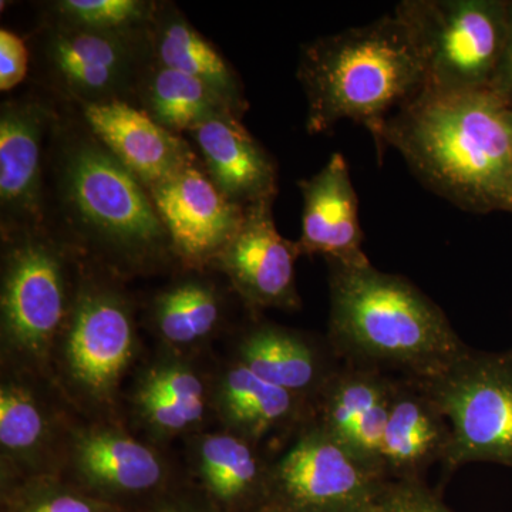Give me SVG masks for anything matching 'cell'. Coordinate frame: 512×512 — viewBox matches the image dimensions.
<instances>
[{
	"instance_id": "28",
	"label": "cell",
	"mask_w": 512,
	"mask_h": 512,
	"mask_svg": "<svg viewBox=\"0 0 512 512\" xmlns=\"http://www.w3.org/2000/svg\"><path fill=\"white\" fill-rule=\"evenodd\" d=\"M157 2L148 0H57L47 3V22L111 36L150 32Z\"/></svg>"
},
{
	"instance_id": "6",
	"label": "cell",
	"mask_w": 512,
	"mask_h": 512,
	"mask_svg": "<svg viewBox=\"0 0 512 512\" xmlns=\"http://www.w3.org/2000/svg\"><path fill=\"white\" fill-rule=\"evenodd\" d=\"M79 259L46 225L2 237L3 369L50 382L53 350L72 308Z\"/></svg>"
},
{
	"instance_id": "18",
	"label": "cell",
	"mask_w": 512,
	"mask_h": 512,
	"mask_svg": "<svg viewBox=\"0 0 512 512\" xmlns=\"http://www.w3.org/2000/svg\"><path fill=\"white\" fill-rule=\"evenodd\" d=\"M131 403L154 440L191 437L200 433L212 410L211 382L192 363V356L164 349L138 376Z\"/></svg>"
},
{
	"instance_id": "11",
	"label": "cell",
	"mask_w": 512,
	"mask_h": 512,
	"mask_svg": "<svg viewBox=\"0 0 512 512\" xmlns=\"http://www.w3.org/2000/svg\"><path fill=\"white\" fill-rule=\"evenodd\" d=\"M59 111L40 97L0 107L2 237L46 225L47 146Z\"/></svg>"
},
{
	"instance_id": "20",
	"label": "cell",
	"mask_w": 512,
	"mask_h": 512,
	"mask_svg": "<svg viewBox=\"0 0 512 512\" xmlns=\"http://www.w3.org/2000/svg\"><path fill=\"white\" fill-rule=\"evenodd\" d=\"M211 409L222 430L256 447L276 434L301 429L312 419L311 404L265 382L237 360L222 367L212 380Z\"/></svg>"
},
{
	"instance_id": "3",
	"label": "cell",
	"mask_w": 512,
	"mask_h": 512,
	"mask_svg": "<svg viewBox=\"0 0 512 512\" xmlns=\"http://www.w3.org/2000/svg\"><path fill=\"white\" fill-rule=\"evenodd\" d=\"M329 265V343L348 365L439 375L468 348L426 293L372 264Z\"/></svg>"
},
{
	"instance_id": "19",
	"label": "cell",
	"mask_w": 512,
	"mask_h": 512,
	"mask_svg": "<svg viewBox=\"0 0 512 512\" xmlns=\"http://www.w3.org/2000/svg\"><path fill=\"white\" fill-rule=\"evenodd\" d=\"M190 136L205 173L228 200L242 208L275 201L278 168L274 158L239 117L221 114L195 127Z\"/></svg>"
},
{
	"instance_id": "34",
	"label": "cell",
	"mask_w": 512,
	"mask_h": 512,
	"mask_svg": "<svg viewBox=\"0 0 512 512\" xmlns=\"http://www.w3.org/2000/svg\"><path fill=\"white\" fill-rule=\"evenodd\" d=\"M256 512H292V511H286V510H282V508H276V507H272V505H262L261 508H259L258 511Z\"/></svg>"
},
{
	"instance_id": "9",
	"label": "cell",
	"mask_w": 512,
	"mask_h": 512,
	"mask_svg": "<svg viewBox=\"0 0 512 512\" xmlns=\"http://www.w3.org/2000/svg\"><path fill=\"white\" fill-rule=\"evenodd\" d=\"M387 483L382 471L309 420L271 464L265 504L292 512H370Z\"/></svg>"
},
{
	"instance_id": "5",
	"label": "cell",
	"mask_w": 512,
	"mask_h": 512,
	"mask_svg": "<svg viewBox=\"0 0 512 512\" xmlns=\"http://www.w3.org/2000/svg\"><path fill=\"white\" fill-rule=\"evenodd\" d=\"M138 352L136 306L123 279L80 258L72 308L53 350L50 382L74 409L93 420L110 419Z\"/></svg>"
},
{
	"instance_id": "27",
	"label": "cell",
	"mask_w": 512,
	"mask_h": 512,
	"mask_svg": "<svg viewBox=\"0 0 512 512\" xmlns=\"http://www.w3.org/2000/svg\"><path fill=\"white\" fill-rule=\"evenodd\" d=\"M394 383L380 370L340 367L313 403L311 420L342 443L357 421L390 396Z\"/></svg>"
},
{
	"instance_id": "7",
	"label": "cell",
	"mask_w": 512,
	"mask_h": 512,
	"mask_svg": "<svg viewBox=\"0 0 512 512\" xmlns=\"http://www.w3.org/2000/svg\"><path fill=\"white\" fill-rule=\"evenodd\" d=\"M500 0H404L397 16L419 49L426 87L461 92L491 86L508 35Z\"/></svg>"
},
{
	"instance_id": "30",
	"label": "cell",
	"mask_w": 512,
	"mask_h": 512,
	"mask_svg": "<svg viewBox=\"0 0 512 512\" xmlns=\"http://www.w3.org/2000/svg\"><path fill=\"white\" fill-rule=\"evenodd\" d=\"M370 512H453L420 481H389Z\"/></svg>"
},
{
	"instance_id": "15",
	"label": "cell",
	"mask_w": 512,
	"mask_h": 512,
	"mask_svg": "<svg viewBox=\"0 0 512 512\" xmlns=\"http://www.w3.org/2000/svg\"><path fill=\"white\" fill-rule=\"evenodd\" d=\"M63 468L77 487L110 503L113 497L153 493L170 477L163 454L113 419L73 426Z\"/></svg>"
},
{
	"instance_id": "23",
	"label": "cell",
	"mask_w": 512,
	"mask_h": 512,
	"mask_svg": "<svg viewBox=\"0 0 512 512\" xmlns=\"http://www.w3.org/2000/svg\"><path fill=\"white\" fill-rule=\"evenodd\" d=\"M227 299L204 271H187L154 296L148 320L163 348L192 356L224 328Z\"/></svg>"
},
{
	"instance_id": "33",
	"label": "cell",
	"mask_w": 512,
	"mask_h": 512,
	"mask_svg": "<svg viewBox=\"0 0 512 512\" xmlns=\"http://www.w3.org/2000/svg\"><path fill=\"white\" fill-rule=\"evenodd\" d=\"M150 512H200L194 508L184 507V505H161V507L154 508Z\"/></svg>"
},
{
	"instance_id": "1",
	"label": "cell",
	"mask_w": 512,
	"mask_h": 512,
	"mask_svg": "<svg viewBox=\"0 0 512 512\" xmlns=\"http://www.w3.org/2000/svg\"><path fill=\"white\" fill-rule=\"evenodd\" d=\"M46 227L123 281L178 264L146 185L82 120L62 114L47 143Z\"/></svg>"
},
{
	"instance_id": "22",
	"label": "cell",
	"mask_w": 512,
	"mask_h": 512,
	"mask_svg": "<svg viewBox=\"0 0 512 512\" xmlns=\"http://www.w3.org/2000/svg\"><path fill=\"white\" fill-rule=\"evenodd\" d=\"M450 424L417 380L394 384L384 430L382 467L389 481H420L433 463L446 460Z\"/></svg>"
},
{
	"instance_id": "17",
	"label": "cell",
	"mask_w": 512,
	"mask_h": 512,
	"mask_svg": "<svg viewBox=\"0 0 512 512\" xmlns=\"http://www.w3.org/2000/svg\"><path fill=\"white\" fill-rule=\"evenodd\" d=\"M302 192V231L298 247L305 256L322 255L343 265L370 264L363 251L359 200L349 165L332 154L318 173L298 183Z\"/></svg>"
},
{
	"instance_id": "14",
	"label": "cell",
	"mask_w": 512,
	"mask_h": 512,
	"mask_svg": "<svg viewBox=\"0 0 512 512\" xmlns=\"http://www.w3.org/2000/svg\"><path fill=\"white\" fill-rule=\"evenodd\" d=\"M274 201L245 208L237 234L215 259L217 269L251 311H298L295 265L302 256L298 242L279 234L272 214Z\"/></svg>"
},
{
	"instance_id": "29",
	"label": "cell",
	"mask_w": 512,
	"mask_h": 512,
	"mask_svg": "<svg viewBox=\"0 0 512 512\" xmlns=\"http://www.w3.org/2000/svg\"><path fill=\"white\" fill-rule=\"evenodd\" d=\"M6 512H119L110 501L87 493L59 476L2 483Z\"/></svg>"
},
{
	"instance_id": "12",
	"label": "cell",
	"mask_w": 512,
	"mask_h": 512,
	"mask_svg": "<svg viewBox=\"0 0 512 512\" xmlns=\"http://www.w3.org/2000/svg\"><path fill=\"white\" fill-rule=\"evenodd\" d=\"M178 265L211 268L237 234L245 208L228 200L205 173L200 158L148 188Z\"/></svg>"
},
{
	"instance_id": "16",
	"label": "cell",
	"mask_w": 512,
	"mask_h": 512,
	"mask_svg": "<svg viewBox=\"0 0 512 512\" xmlns=\"http://www.w3.org/2000/svg\"><path fill=\"white\" fill-rule=\"evenodd\" d=\"M76 106L84 126L147 190L200 158L183 136L165 130L127 101Z\"/></svg>"
},
{
	"instance_id": "26",
	"label": "cell",
	"mask_w": 512,
	"mask_h": 512,
	"mask_svg": "<svg viewBox=\"0 0 512 512\" xmlns=\"http://www.w3.org/2000/svg\"><path fill=\"white\" fill-rule=\"evenodd\" d=\"M136 101L157 124L178 136L191 133L221 114L239 117L227 100L207 84L154 60L141 77Z\"/></svg>"
},
{
	"instance_id": "8",
	"label": "cell",
	"mask_w": 512,
	"mask_h": 512,
	"mask_svg": "<svg viewBox=\"0 0 512 512\" xmlns=\"http://www.w3.org/2000/svg\"><path fill=\"white\" fill-rule=\"evenodd\" d=\"M450 424L448 473L474 461L512 467V359L471 352L417 380Z\"/></svg>"
},
{
	"instance_id": "13",
	"label": "cell",
	"mask_w": 512,
	"mask_h": 512,
	"mask_svg": "<svg viewBox=\"0 0 512 512\" xmlns=\"http://www.w3.org/2000/svg\"><path fill=\"white\" fill-rule=\"evenodd\" d=\"M49 380L2 369L0 467L2 483L59 476L73 426L50 399Z\"/></svg>"
},
{
	"instance_id": "31",
	"label": "cell",
	"mask_w": 512,
	"mask_h": 512,
	"mask_svg": "<svg viewBox=\"0 0 512 512\" xmlns=\"http://www.w3.org/2000/svg\"><path fill=\"white\" fill-rule=\"evenodd\" d=\"M29 50L25 40L2 28L0 30V90L10 92L28 76Z\"/></svg>"
},
{
	"instance_id": "4",
	"label": "cell",
	"mask_w": 512,
	"mask_h": 512,
	"mask_svg": "<svg viewBox=\"0 0 512 512\" xmlns=\"http://www.w3.org/2000/svg\"><path fill=\"white\" fill-rule=\"evenodd\" d=\"M298 79L308 100L309 134L352 120L375 137L387 117L426 87L419 49L396 15L306 43Z\"/></svg>"
},
{
	"instance_id": "10",
	"label": "cell",
	"mask_w": 512,
	"mask_h": 512,
	"mask_svg": "<svg viewBox=\"0 0 512 512\" xmlns=\"http://www.w3.org/2000/svg\"><path fill=\"white\" fill-rule=\"evenodd\" d=\"M37 43L50 80L74 104L131 103L153 60L148 35H101L46 22Z\"/></svg>"
},
{
	"instance_id": "24",
	"label": "cell",
	"mask_w": 512,
	"mask_h": 512,
	"mask_svg": "<svg viewBox=\"0 0 512 512\" xmlns=\"http://www.w3.org/2000/svg\"><path fill=\"white\" fill-rule=\"evenodd\" d=\"M148 39L154 62L207 84L221 94L242 119L248 103L237 72L177 6L170 2H157Z\"/></svg>"
},
{
	"instance_id": "25",
	"label": "cell",
	"mask_w": 512,
	"mask_h": 512,
	"mask_svg": "<svg viewBox=\"0 0 512 512\" xmlns=\"http://www.w3.org/2000/svg\"><path fill=\"white\" fill-rule=\"evenodd\" d=\"M190 440V466L215 503L231 508L266 503L271 464L259 447L225 430L200 431Z\"/></svg>"
},
{
	"instance_id": "2",
	"label": "cell",
	"mask_w": 512,
	"mask_h": 512,
	"mask_svg": "<svg viewBox=\"0 0 512 512\" xmlns=\"http://www.w3.org/2000/svg\"><path fill=\"white\" fill-rule=\"evenodd\" d=\"M421 183L471 212H512V106L493 87L419 96L387 117L375 137Z\"/></svg>"
},
{
	"instance_id": "32",
	"label": "cell",
	"mask_w": 512,
	"mask_h": 512,
	"mask_svg": "<svg viewBox=\"0 0 512 512\" xmlns=\"http://www.w3.org/2000/svg\"><path fill=\"white\" fill-rule=\"evenodd\" d=\"M508 12H510V20H508L507 40H505L503 56L491 87L512 106V2L508 3Z\"/></svg>"
},
{
	"instance_id": "21",
	"label": "cell",
	"mask_w": 512,
	"mask_h": 512,
	"mask_svg": "<svg viewBox=\"0 0 512 512\" xmlns=\"http://www.w3.org/2000/svg\"><path fill=\"white\" fill-rule=\"evenodd\" d=\"M234 360L312 407L340 369L315 339L272 322H258L245 330Z\"/></svg>"
}]
</instances>
